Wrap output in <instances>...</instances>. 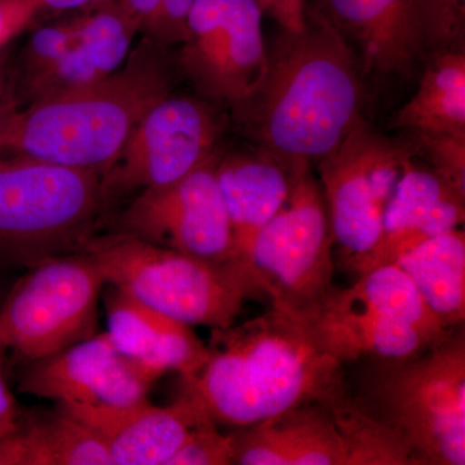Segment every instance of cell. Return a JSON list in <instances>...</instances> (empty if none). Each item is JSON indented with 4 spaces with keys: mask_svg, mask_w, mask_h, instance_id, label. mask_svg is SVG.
Listing matches in <instances>:
<instances>
[{
    "mask_svg": "<svg viewBox=\"0 0 465 465\" xmlns=\"http://www.w3.org/2000/svg\"><path fill=\"white\" fill-rule=\"evenodd\" d=\"M356 54L318 8L300 32L283 30L266 47L264 67L235 119L256 149L291 171L331 153L362 116Z\"/></svg>",
    "mask_w": 465,
    "mask_h": 465,
    "instance_id": "cell-1",
    "label": "cell"
},
{
    "mask_svg": "<svg viewBox=\"0 0 465 465\" xmlns=\"http://www.w3.org/2000/svg\"><path fill=\"white\" fill-rule=\"evenodd\" d=\"M341 366L302 323L273 309L213 330L206 363L183 381L215 423L240 430L332 399L347 388Z\"/></svg>",
    "mask_w": 465,
    "mask_h": 465,
    "instance_id": "cell-2",
    "label": "cell"
},
{
    "mask_svg": "<svg viewBox=\"0 0 465 465\" xmlns=\"http://www.w3.org/2000/svg\"><path fill=\"white\" fill-rule=\"evenodd\" d=\"M171 91L166 47L145 38L106 78L15 110L0 152L103 176L143 116Z\"/></svg>",
    "mask_w": 465,
    "mask_h": 465,
    "instance_id": "cell-3",
    "label": "cell"
},
{
    "mask_svg": "<svg viewBox=\"0 0 465 465\" xmlns=\"http://www.w3.org/2000/svg\"><path fill=\"white\" fill-rule=\"evenodd\" d=\"M103 200L96 171L0 152V264L29 269L84 251Z\"/></svg>",
    "mask_w": 465,
    "mask_h": 465,
    "instance_id": "cell-4",
    "label": "cell"
},
{
    "mask_svg": "<svg viewBox=\"0 0 465 465\" xmlns=\"http://www.w3.org/2000/svg\"><path fill=\"white\" fill-rule=\"evenodd\" d=\"M357 400L419 464L464 465V333H449L415 357L381 361Z\"/></svg>",
    "mask_w": 465,
    "mask_h": 465,
    "instance_id": "cell-5",
    "label": "cell"
},
{
    "mask_svg": "<svg viewBox=\"0 0 465 465\" xmlns=\"http://www.w3.org/2000/svg\"><path fill=\"white\" fill-rule=\"evenodd\" d=\"M84 252L105 283L189 326L228 329L246 299L260 295L235 265L206 262L127 232L91 238Z\"/></svg>",
    "mask_w": 465,
    "mask_h": 465,
    "instance_id": "cell-6",
    "label": "cell"
},
{
    "mask_svg": "<svg viewBox=\"0 0 465 465\" xmlns=\"http://www.w3.org/2000/svg\"><path fill=\"white\" fill-rule=\"evenodd\" d=\"M302 324L341 365L363 357L406 360L450 333L397 264L366 272L348 289H332Z\"/></svg>",
    "mask_w": 465,
    "mask_h": 465,
    "instance_id": "cell-7",
    "label": "cell"
},
{
    "mask_svg": "<svg viewBox=\"0 0 465 465\" xmlns=\"http://www.w3.org/2000/svg\"><path fill=\"white\" fill-rule=\"evenodd\" d=\"M332 244L322 189L311 166L296 168L289 197L251 250V280L274 311L302 323L333 289Z\"/></svg>",
    "mask_w": 465,
    "mask_h": 465,
    "instance_id": "cell-8",
    "label": "cell"
},
{
    "mask_svg": "<svg viewBox=\"0 0 465 465\" xmlns=\"http://www.w3.org/2000/svg\"><path fill=\"white\" fill-rule=\"evenodd\" d=\"M415 155L410 140L390 139L361 116L344 140L317 162L333 243L357 274L378 244L385 208L406 162Z\"/></svg>",
    "mask_w": 465,
    "mask_h": 465,
    "instance_id": "cell-9",
    "label": "cell"
},
{
    "mask_svg": "<svg viewBox=\"0 0 465 465\" xmlns=\"http://www.w3.org/2000/svg\"><path fill=\"white\" fill-rule=\"evenodd\" d=\"M105 284L85 253L52 258L29 268L0 312V341L35 362L96 335Z\"/></svg>",
    "mask_w": 465,
    "mask_h": 465,
    "instance_id": "cell-10",
    "label": "cell"
},
{
    "mask_svg": "<svg viewBox=\"0 0 465 465\" xmlns=\"http://www.w3.org/2000/svg\"><path fill=\"white\" fill-rule=\"evenodd\" d=\"M223 124L204 101L170 96L143 116L101 176L106 193L162 188L179 182L217 154Z\"/></svg>",
    "mask_w": 465,
    "mask_h": 465,
    "instance_id": "cell-11",
    "label": "cell"
},
{
    "mask_svg": "<svg viewBox=\"0 0 465 465\" xmlns=\"http://www.w3.org/2000/svg\"><path fill=\"white\" fill-rule=\"evenodd\" d=\"M219 159L213 155L179 182L140 192L122 216L124 232L215 264H232L231 222L216 174Z\"/></svg>",
    "mask_w": 465,
    "mask_h": 465,
    "instance_id": "cell-12",
    "label": "cell"
},
{
    "mask_svg": "<svg viewBox=\"0 0 465 465\" xmlns=\"http://www.w3.org/2000/svg\"><path fill=\"white\" fill-rule=\"evenodd\" d=\"M356 54L362 78H411L437 51L430 0H320L317 7Z\"/></svg>",
    "mask_w": 465,
    "mask_h": 465,
    "instance_id": "cell-13",
    "label": "cell"
},
{
    "mask_svg": "<svg viewBox=\"0 0 465 465\" xmlns=\"http://www.w3.org/2000/svg\"><path fill=\"white\" fill-rule=\"evenodd\" d=\"M32 363L18 390L61 406L136 405L163 376L122 353L108 332Z\"/></svg>",
    "mask_w": 465,
    "mask_h": 465,
    "instance_id": "cell-14",
    "label": "cell"
},
{
    "mask_svg": "<svg viewBox=\"0 0 465 465\" xmlns=\"http://www.w3.org/2000/svg\"><path fill=\"white\" fill-rule=\"evenodd\" d=\"M99 434L114 465H168L189 434L210 415L189 388L168 406H61Z\"/></svg>",
    "mask_w": 465,
    "mask_h": 465,
    "instance_id": "cell-15",
    "label": "cell"
},
{
    "mask_svg": "<svg viewBox=\"0 0 465 465\" xmlns=\"http://www.w3.org/2000/svg\"><path fill=\"white\" fill-rule=\"evenodd\" d=\"M262 16L258 0H229L215 30L183 43L180 67L202 94L232 108L243 99L265 64Z\"/></svg>",
    "mask_w": 465,
    "mask_h": 465,
    "instance_id": "cell-16",
    "label": "cell"
},
{
    "mask_svg": "<svg viewBox=\"0 0 465 465\" xmlns=\"http://www.w3.org/2000/svg\"><path fill=\"white\" fill-rule=\"evenodd\" d=\"M464 202L465 191L416 162V155L409 159L385 208L378 244L358 275L394 264L407 251L458 229L464 223Z\"/></svg>",
    "mask_w": 465,
    "mask_h": 465,
    "instance_id": "cell-17",
    "label": "cell"
},
{
    "mask_svg": "<svg viewBox=\"0 0 465 465\" xmlns=\"http://www.w3.org/2000/svg\"><path fill=\"white\" fill-rule=\"evenodd\" d=\"M81 12L72 48L26 88L29 103L106 78L127 60L140 27L121 3L109 0Z\"/></svg>",
    "mask_w": 465,
    "mask_h": 465,
    "instance_id": "cell-18",
    "label": "cell"
},
{
    "mask_svg": "<svg viewBox=\"0 0 465 465\" xmlns=\"http://www.w3.org/2000/svg\"><path fill=\"white\" fill-rule=\"evenodd\" d=\"M232 434L234 464L347 465L344 440L322 403L295 407Z\"/></svg>",
    "mask_w": 465,
    "mask_h": 465,
    "instance_id": "cell-19",
    "label": "cell"
},
{
    "mask_svg": "<svg viewBox=\"0 0 465 465\" xmlns=\"http://www.w3.org/2000/svg\"><path fill=\"white\" fill-rule=\"evenodd\" d=\"M216 174L231 222L232 264L251 280V250L259 232L289 197L292 171L256 149L253 153H235L220 158Z\"/></svg>",
    "mask_w": 465,
    "mask_h": 465,
    "instance_id": "cell-20",
    "label": "cell"
},
{
    "mask_svg": "<svg viewBox=\"0 0 465 465\" xmlns=\"http://www.w3.org/2000/svg\"><path fill=\"white\" fill-rule=\"evenodd\" d=\"M108 333L125 356L157 370L189 378L200 372L208 347L192 326L143 304L124 291L109 293Z\"/></svg>",
    "mask_w": 465,
    "mask_h": 465,
    "instance_id": "cell-21",
    "label": "cell"
},
{
    "mask_svg": "<svg viewBox=\"0 0 465 465\" xmlns=\"http://www.w3.org/2000/svg\"><path fill=\"white\" fill-rule=\"evenodd\" d=\"M391 127L410 134H465L463 48H443L430 54L418 91L394 113Z\"/></svg>",
    "mask_w": 465,
    "mask_h": 465,
    "instance_id": "cell-22",
    "label": "cell"
},
{
    "mask_svg": "<svg viewBox=\"0 0 465 465\" xmlns=\"http://www.w3.org/2000/svg\"><path fill=\"white\" fill-rule=\"evenodd\" d=\"M0 465H114L99 434L74 416L60 414L0 436Z\"/></svg>",
    "mask_w": 465,
    "mask_h": 465,
    "instance_id": "cell-23",
    "label": "cell"
},
{
    "mask_svg": "<svg viewBox=\"0 0 465 465\" xmlns=\"http://www.w3.org/2000/svg\"><path fill=\"white\" fill-rule=\"evenodd\" d=\"M446 329L465 320V234L460 228L423 242L396 260Z\"/></svg>",
    "mask_w": 465,
    "mask_h": 465,
    "instance_id": "cell-24",
    "label": "cell"
},
{
    "mask_svg": "<svg viewBox=\"0 0 465 465\" xmlns=\"http://www.w3.org/2000/svg\"><path fill=\"white\" fill-rule=\"evenodd\" d=\"M331 414L347 451V465H420L391 428L351 399L348 391L321 402Z\"/></svg>",
    "mask_w": 465,
    "mask_h": 465,
    "instance_id": "cell-25",
    "label": "cell"
},
{
    "mask_svg": "<svg viewBox=\"0 0 465 465\" xmlns=\"http://www.w3.org/2000/svg\"><path fill=\"white\" fill-rule=\"evenodd\" d=\"M75 41L74 17L38 27L27 39L20 60L24 91L56 65Z\"/></svg>",
    "mask_w": 465,
    "mask_h": 465,
    "instance_id": "cell-26",
    "label": "cell"
},
{
    "mask_svg": "<svg viewBox=\"0 0 465 465\" xmlns=\"http://www.w3.org/2000/svg\"><path fill=\"white\" fill-rule=\"evenodd\" d=\"M416 157L465 191V134H410Z\"/></svg>",
    "mask_w": 465,
    "mask_h": 465,
    "instance_id": "cell-27",
    "label": "cell"
},
{
    "mask_svg": "<svg viewBox=\"0 0 465 465\" xmlns=\"http://www.w3.org/2000/svg\"><path fill=\"white\" fill-rule=\"evenodd\" d=\"M234 454L232 434H223L208 419L192 430L168 465H229Z\"/></svg>",
    "mask_w": 465,
    "mask_h": 465,
    "instance_id": "cell-28",
    "label": "cell"
},
{
    "mask_svg": "<svg viewBox=\"0 0 465 465\" xmlns=\"http://www.w3.org/2000/svg\"><path fill=\"white\" fill-rule=\"evenodd\" d=\"M430 17L437 50L457 47L464 33L465 0H430Z\"/></svg>",
    "mask_w": 465,
    "mask_h": 465,
    "instance_id": "cell-29",
    "label": "cell"
},
{
    "mask_svg": "<svg viewBox=\"0 0 465 465\" xmlns=\"http://www.w3.org/2000/svg\"><path fill=\"white\" fill-rule=\"evenodd\" d=\"M38 14L35 0H0V48L23 32Z\"/></svg>",
    "mask_w": 465,
    "mask_h": 465,
    "instance_id": "cell-30",
    "label": "cell"
},
{
    "mask_svg": "<svg viewBox=\"0 0 465 465\" xmlns=\"http://www.w3.org/2000/svg\"><path fill=\"white\" fill-rule=\"evenodd\" d=\"M264 14L273 17L283 30L300 32L305 26V0H258Z\"/></svg>",
    "mask_w": 465,
    "mask_h": 465,
    "instance_id": "cell-31",
    "label": "cell"
},
{
    "mask_svg": "<svg viewBox=\"0 0 465 465\" xmlns=\"http://www.w3.org/2000/svg\"><path fill=\"white\" fill-rule=\"evenodd\" d=\"M118 2L136 21L140 33L145 34L148 38L154 29L161 0H118Z\"/></svg>",
    "mask_w": 465,
    "mask_h": 465,
    "instance_id": "cell-32",
    "label": "cell"
},
{
    "mask_svg": "<svg viewBox=\"0 0 465 465\" xmlns=\"http://www.w3.org/2000/svg\"><path fill=\"white\" fill-rule=\"evenodd\" d=\"M20 424L16 401L5 382L0 363V436L11 433Z\"/></svg>",
    "mask_w": 465,
    "mask_h": 465,
    "instance_id": "cell-33",
    "label": "cell"
},
{
    "mask_svg": "<svg viewBox=\"0 0 465 465\" xmlns=\"http://www.w3.org/2000/svg\"><path fill=\"white\" fill-rule=\"evenodd\" d=\"M109 0H35L39 14L41 12H67L82 11V9L94 7Z\"/></svg>",
    "mask_w": 465,
    "mask_h": 465,
    "instance_id": "cell-34",
    "label": "cell"
},
{
    "mask_svg": "<svg viewBox=\"0 0 465 465\" xmlns=\"http://www.w3.org/2000/svg\"><path fill=\"white\" fill-rule=\"evenodd\" d=\"M15 110L16 108H14L11 104H0V146H2L3 140H5V134H7Z\"/></svg>",
    "mask_w": 465,
    "mask_h": 465,
    "instance_id": "cell-35",
    "label": "cell"
},
{
    "mask_svg": "<svg viewBox=\"0 0 465 465\" xmlns=\"http://www.w3.org/2000/svg\"><path fill=\"white\" fill-rule=\"evenodd\" d=\"M3 349V345H2V341H0V351H2Z\"/></svg>",
    "mask_w": 465,
    "mask_h": 465,
    "instance_id": "cell-36",
    "label": "cell"
}]
</instances>
